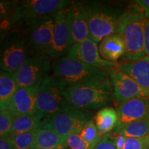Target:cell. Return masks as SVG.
<instances>
[{
    "label": "cell",
    "mask_w": 149,
    "mask_h": 149,
    "mask_svg": "<svg viewBox=\"0 0 149 149\" xmlns=\"http://www.w3.org/2000/svg\"><path fill=\"white\" fill-rule=\"evenodd\" d=\"M94 149H116L114 137L112 133L104 135Z\"/></svg>",
    "instance_id": "f1b7e54d"
},
{
    "label": "cell",
    "mask_w": 149,
    "mask_h": 149,
    "mask_svg": "<svg viewBox=\"0 0 149 149\" xmlns=\"http://www.w3.org/2000/svg\"><path fill=\"white\" fill-rule=\"evenodd\" d=\"M53 17V37L48 55L56 59L66 56L71 46L69 7L57 13Z\"/></svg>",
    "instance_id": "7c38bea8"
},
{
    "label": "cell",
    "mask_w": 149,
    "mask_h": 149,
    "mask_svg": "<svg viewBox=\"0 0 149 149\" xmlns=\"http://www.w3.org/2000/svg\"><path fill=\"white\" fill-rule=\"evenodd\" d=\"M67 149H70V148H67Z\"/></svg>",
    "instance_id": "836d02e7"
},
{
    "label": "cell",
    "mask_w": 149,
    "mask_h": 149,
    "mask_svg": "<svg viewBox=\"0 0 149 149\" xmlns=\"http://www.w3.org/2000/svg\"><path fill=\"white\" fill-rule=\"evenodd\" d=\"M91 111L69 107L42 121L40 128H50L64 139L72 134H79L84 126L92 120Z\"/></svg>",
    "instance_id": "8992f818"
},
{
    "label": "cell",
    "mask_w": 149,
    "mask_h": 149,
    "mask_svg": "<svg viewBox=\"0 0 149 149\" xmlns=\"http://www.w3.org/2000/svg\"><path fill=\"white\" fill-rule=\"evenodd\" d=\"M79 135L84 140L88 143L89 144L95 148L97 146V144L100 142L102 137L100 135L97 128L95 125L94 120H91L84 126Z\"/></svg>",
    "instance_id": "cb8c5ba5"
},
{
    "label": "cell",
    "mask_w": 149,
    "mask_h": 149,
    "mask_svg": "<svg viewBox=\"0 0 149 149\" xmlns=\"http://www.w3.org/2000/svg\"><path fill=\"white\" fill-rule=\"evenodd\" d=\"M40 86L18 88L11 100L8 109L14 118L36 113L37 94Z\"/></svg>",
    "instance_id": "9a60e30c"
},
{
    "label": "cell",
    "mask_w": 149,
    "mask_h": 149,
    "mask_svg": "<svg viewBox=\"0 0 149 149\" xmlns=\"http://www.w3.org/2000/svg\"><path fill=\"white\" fill-rule=\"evenodd\" d=\"M118 122L112 132L117 134L128 124L137 121L149 120V98H135L117 107Z\"/></svg>",
    "instance_id": "5bb4252c"
},
{
    "label": "cell",
    "mask_w": 149,
    "mask_h": 149,
    "mask_svg": "<svg viewBox=\"0 0 149 149\" xmlns=\"http://www.w3.org/2000/svg\"><path fill=\"white\" fill-rule=\"evenodd\" d=\"M99 52L104 60L117 64V61L126 53L124 38L117 33L108 35L100 43Z\"/></svg>",
    "instance_id": "e0dca14e"
},
{
    "label": "cell",
    "mask_w": 149,
    "mask_h": 149,
    "mask_svg": "<svg viewBox=\"0 0 149 149\" xmlns=\"http://www.w3.org/2000/svg\"><path fill=\"white\" fill-rule=\"evenodd\" d=\"M147 19L136 3L124 10L121 16L117 33L122 35L126 44L124 57L133 61L146 57L144 50V27Z\"/></svg>",
    "instance_id": "6da1fadb"
},
{
    "label": "cell",
    "mask_w": 149,
    "mask_h": 149,
    "mask_svg": "<svg viewBox=\"0 0 149 149\" xmlns=\"http://www.w3.org/2000/svg\"><path fill=\"white\" fill-rule=\"evenodd\" d=\"M144 50L145 54L149 57V19H147L144 27Z\"/></svg>",
    "instance_id": "4dcf8cb0"
},
{
    "label": "cell",
    "mask_w": 149,
    "mask_h": 149,
    "mask_svg": "<svg viewBox=\"0 0 149 149\" xmlns=\"http://www.w3.org/2000/svg\"><path fill=\"white\" fill-rule=\"evenodd\" d=\"M22 22L25 26L28 40L33 55H48L53 37V15L42 17Z\"/></svg>",
    "instance_id": "9c48e42d"
},
{
    "label": "cell",
    "mask_w": 149,
    "mask_h": 149,
    "mask_svg": "<svg viewBox=\"0 0 149 149\" xmlns=\"http://www.w3.org/2000/svg\"><path fill=\"white\" fill-rule=\"evenodd\" d=\"M66 143L70 149H94L81 138L79 134H72L67 137Z\"/></svg>",
    "instance_id": "83f0119b"
},
{
    "label": "cell",
    "mask_w": 149,
    "mask_h": 149,
    "mask_svg": "<svg viewBox=\"0 0 149 149\" xmlns=\"http://www.w3.org/2000/svg\"><path fill=\"white\" fill-rule=\"evenodd\" d=\"M122 149H149V137L142 138L126 137Z\"/></svg>",
    "instance_id": "4316f807"
},
{
    "label": "cell",
    "mask_w": 149,
    "mask_h": 149,
    "mask_svg": "<svg viewBox=\"0 0 149 149\" xmlns=\"http://www.w3.org/2000/svg\"><path fill=\"white\" fill-rule=\"evenodd\" d=\"M17 89L13 74L0 70V111L8 109L11 100Z\"/></svg>",
    "instance_id": "44dd1931"
},
{
    "label": "cell",
    "mask_w": 149,
    "mask_h": 149,
    "mask_svg": "<svg viewBox=\"0 0 149 149\" xmlns=\"http://www.w3.org/2000/svg\"><path fill=\"white\" fill-rule=\"evenodd\" d=\"M0 149H14L13 139L10 136L0 138Z\"/></svg>",
    "instance_id": "1f68e13d"
},
{
    "label": "cell",
    "mask_w": 149,
    "mask_h": 149,
    "mask_svg": "<svg viewBox=\"0 0 149 149\" xmlns=\"http://www.w3.org/2000/svg\"><path fill=\"white\" fill-rule=\"evenodd\" d=\"M69 107L65 95V88L53 75H48L39 87L37 115L44 120Z\"/></svg>",
    "instance_id": "52a82bcc"
},
{
    "label": "cell",
    "mask_w": 149,
    "mask_h": 149,
    "mask_svg": "<svg viewBox=\"0 0 149 149\" xmlns=\"http://www.w3.org/2000/svg\"><path fill=\"white\" fill-rule=\"evenodd\" d=\"M51 57L46 54L33 55L13 74L18 88L40 85L51 70Z\"/></svg>",
    "instance_id": "30bf717a"
},
{
    "label": "cell",
    "mask_w": 149,
    "mask_h": 149,
    "mask_svg": "<svg viewBox=\"0 0 149 149\" xmlns=\"http://www.w3.org/2000/svg\"><path fill=\"white\" fill-rule=\"evenodd\" d=\"M65 95L70 107L88 111L98 109L107 105L113 97L111 78L70 86L65 88Z\"/></svg>",
    "instance_id": "5b68a950"
},
{
    "label": "cell",
    "mask_w": 149,
    "mask_h": 149,
    "mask_svg": "<svg viewBox=\"0 0 149 149\" xmlns=\"http://www.w3.org/2000/svg\"><path fill=\"white\" fill-rule=\"evenodd\" d=\"M14 117L8 110H4L0 113V135L1 137L10 136L13 124Z\"/></svg>",
    "instance_id": "484cf974"
},
{
    "label": "cell",
    "mask_w": 149,
    "mask_h": 149,
    "mask_svg": "<svg viewBox=\"0 0 149 149\" xmlns=\"http://www.w3.org/2000/svg\"><path fill=\"white\" fill-rule=\"evenodd\" d=\"M113 88V97L115 104L120 105L135 98H149L145 91L133 77L115 67L110 72Z\"/></svg>",
    "instance_id": "8fae6325"
},
{
    "label": "cell",
    "mask_w": 149,
    "mask_h": 149,
    "mask_svg": "<svg viewBox=\"0 0 149 149\" xmlns=\"http://www.w3.org/2000/svg\"><path fill=\"white\" fill-rule=\"evenodd\" d=\"M40 128L11 137L14 149H31L34 144Z\"/></svg>",
    "instance_id": "d4e9b609"
},
{
    "label": "cell",
    "mask_w": 149,
    "mask_h": 149,
    "mask_svg": "<svg viewBox=\"0 0 149 149\" xmlns=\"http://www.w3.org/2000/svg\"><path fill=\"white\" fill-rule=\"evenodd\" d=\"M101 137L111 133L116 128L118 122L117 111L113 107L102 108L96 113L93 118Z\"/></svg>",
    "instance_id": "ffe728a7"
},
{
    "label": "cell",
    "mask_w": 149,
    "mask_h": 149,
    "mask_svg": "<svg viewBox=\"0 0 149 149\" xmlns=\"http://www.w3.org/2000/svg\"><path fill=\"white\" fill-rule=\"evenodd\" d=\"M117 134L133 138L149 137V120H139L131 123L121 129Z\"/></svg>",
    "instance_id": "603a6c76"
},
{
    "label": "cell",
    "mask_w": 149,
    "mask_h": 149,
    "mask_svg": "<svg viewBox=\"0 0 149 149\" xmlns=\"http://www.w3.org/2000/svg\"><path fill=\"white\" fill-rule=\"evenodd\" d=\"M42 121V120L37 113L15 117L10 136L14 137L19 134L40 128Z\"/></svg>",
    "instance_id": "7402d4cb"
},
{
    "label": "cell",
    "mask_w": 149,
    "mask_h": 149,
    "mask_svg": "<svg viewBox=\"0 0 149 149\" xmlns=\"http://www.w3.org/2000/svg\"><path fill=\"white\" fill-rule=\"evenodd\" d=\"M66 140L50 128H40L31 149H67Z\"/></svg>",
    "instance_id": "d6986e66"
},
{
    "label": "cell",
    "mask_w": 149,
    "mask_h": 149,
    "mask_svg": "<svg viewBox=\"0 0 149 149\" xmlns=\"http://www.w3.org/2000/svg\"><path fill=\"white\" fill-rule=\"evenodd\" d=\"M68 0H22L14 1L13 26L21 22L54 15L69 7Z\"/></svg>",
    "instance_id": "ba28073f"
},
{
    "label": "cell",
    "mask_w": 149,
    "mask_h": 149,
    "mask_svg": "<svg viewBox=\"0 0 149 149\" xmlns=\"http://www.w3.org/2000/svg\"><path fill=\"white\" fill-rule=\"evenodd\" d=\"M117 68L126 72L149 93V57L133 61H125L116 65Z\"/></svg>",
    "instance_id": "ac0fdd59"
},
{
    "label": "cell",
    "mask_w": 149,
    "mask_h": 149,
    "mask_svg": "<svg viewBox=\"0 0 149 149\" xmlns=\"http://www.w3.org/2000/svg\"><path fill=\"white\" fill-rule=\"evenodd\" d=\"M140 8L146 19H149V0H136L134 1Z\"/></svg>",
    "instance_id": "f546056e"
},
{
    "label": "cell",
    "mask_w": 149,
    "mask_h": 149,
    "mask_svg": "<svg viewBox=\"0 0 149 149\" xmlns=\"http://www.w3.org/2000/svg\"><path fill=\"white\" fill-rule=\"evenodd\" d=\"M51 70L53 77L65 88L82 84L105 81L111 78L109 72L68 56L54 59Z\"/></svg>",
    "instance_id": "7a4b0ae2"
},
{
    "label": "cell",
    "mask_w": 149,
    "mask_h": 149,
    "mask_svg": "<svg viewBox=\"0 0 149 149\" xmlns=\"http://www.w3.org/2000/svg\"><path fill=\"white\" fill-rule=\"evenodd\" d=\"M71 46L89 38L88 22L82 1H74L69 6Z\"/></svg>",
    "instance_id": "2e32d148"
},
{
    "label": "cell",
    "mask_w": 149,
    "mask_h": 149,
    "mask_svg": "<svg viewBox=\"0 0 149 149\" xmlns=\"http://www.w3.org/2000/svg\"><path fill=\"white\" fill-rule=\"evenodd\" d=\"M88 22L89 38L97 44L105 37L117 33L124 11L113 3L104 1H82Z\"/></svg>",
    "instance_id": "3957f363"
},
{
    "label": "cell",
    "mask_w": 149,
    "mask_h": 149,
    "mask_svg": "<svg viewBox=\"0 0 149 149\" xmlns=\"http://www.w3.org/2000/svg\"><path fill=\"white\" fill-rule=\"evenodd\" d=\"M1 35V70L14 74L32 56L25 26L21 22Z\"/></svg>",
    "instance_id": "277c9868"
},
{
    "label": "cell",
    "mask_w": 149,
    "mask_h": 149,
    "mask_svg": "<svg viewBox=\"0 0 149 149\" xmlns=\"http://www.w3.org/2000/svg\"><path fill=\"white\" fill-rule=\"evenodd\" d=\"M113 137H114V141L116 149H122L126 137H124V135H120V134H115V135L113 134Z\"/></svg>",
    "instance_id": "d6a6232c"
},
{
    "label": "cell",
    "mask_w": 149,
    "mask_h": 149,
    "mask_svg": "<svg viewBox=\"0 0 149 149\" xmlns=\"http://www.w3.org/2000/svg\"><path fill=\"white\" fill-rule=\"evenodd\" d=\"M66 56L77 59L89 66L104 70L109 73L117 65L104 60L99 52L97 43L90 38L70 46Z\"/></svg>",
    "instance_id": "4fadbf2b"
}]
</instances>
